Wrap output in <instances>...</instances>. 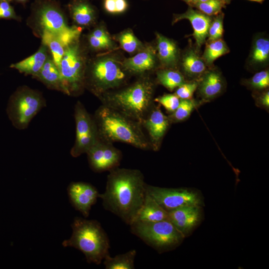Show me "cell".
<instances>
[{"instance_id": "obj_1", "label": "cell", "mask_w": 269, "mask_h": 269, "mask_svg": "<svg viewBox=\"0 0 269 269\" xmlns=\"http://www.w3.org/2000/svg\"><path fill=\"white\" fill-rule=\"evenodd\" d=\"M106 189L99 198L104 208L130 225L136 219L146 194V183L138 169L120 168L109 171Z\"/></svg>"}, {"instance_id": "obj_2", "label": "cell", "mask_w": 269, "mask_h": 269, "mask_svg": "<svg viewBox=\"0 0 269 269\" xmlns=\"http://www.w3.org/2000/svg\"><path fill=\"white\" fill-rule=\"evenodd\" d=\"M93 118L100 139L112 143L121 142L142 150L151 149L139 122L104 105L97 109Z\"/></svg>"}, {"instance_id": "obj_3", "label": "cell", "mask_w": 269, "mask_h": 269, "mask_svg": "<svg viewBox=\"0 0 269 269\" xmlns=\"http://www.w3.org/2000/svg\"><path fill=\"white\" fill-rule=\"evenodd\" d=\"M154 85L146 76L141 77L127 87L109 91L99 99L103 105L109 107L141 123L154 104Z\"/></svg>"}, {"instance_id": "obj_4", "label": "cell", "mask_w": 269, "mask_h": 269, "mask_svg": "<svg viewBox=\"0 0 269 269\" xmlns=\"http://www.w3.org/2000/svg\"><path fill=\"white\" fill-rule=\"evenodd\" d=\"M71 237L62 242L65 247H73L82 252L87 262L100 265L109 255L110 241L100 223L95 220L76 217L71 224Z\"/></svg>"}, {"instance_id": "obj_5", "label": "cell", "mask_w": 269, "mask_h": 269, "mask_svg": "<svg viewBox=\"0 0 269 269\" xmlns=\"http://www.w3.org/2000/svg\"><path fill=\"white\" fill-rule=\"evenodd\" d=\"M130 226L132 233L159 253L175 249L185 239L169 220L157 222L135 220Z\"/></svg>"}, {"instance_id": "obj_6", "label": "cell", "mask_w": 269, "mask_h": 269, "mask_svg": "<svg viewBox=\"0 0 269 269\" xmlns=\"http://www.w3.org/2000/svg\"><path fill=\"white\" fill-rule=\"evenodd\" d=\"M130 74L114 57L99 58L85 74V86L99 98L124 85Z\"/></svg>"}, {"instance_id": "obj_7", "label": "cell", "mask_w": 269, "mask_h": 269, "mask_svg": "<svg viewBox=\"0 0 269 269\" xmlns=\"http://www.w3.org/2000/svg\"><path fill=\"white\" fill-rule=\"evenodd\" d=\"M37 5L36 13L43 30L53 34L65 47L77 40L81 29L66 24L64 15L55 1L41 0Z\"/></svg>"}, {"instance_id": "obj_8", "label": "cell", "mask_w": 269, "mask_h": 269, "mask_svg": "<svg viewBox=\"0 0 269 269\" xmlns=\"http://www.w3.org/2000/svg\"><path fill=\"white\" fill-rule=\"evenodd\" d=\"M45 101L37 92L28 88L17 91L10 98L6 109L9 120L16 128L26 129L44 107Z\"/></svg>"}, {"instance_id": "obj_9", "label": "cell", "mask_w": 269, "mask_h": 269, "mask_svg": "<svg viewBox=\"0 0 269 269\" xmlns=\"http://www.w3.org/2000/svg\"><path fill=\"white\" fill-rule=\"evenodd\" d=\"M58 69L66 94H78L85 86L86 68L77 40L66 47Z\"/></svg>"}, {"instance_id": "obj_10", "label": "cell", "mask_w": 269, "mask_h": 269, "mask_svg": "<svg viewBox=\"0 0 269 269\" xmlns=\"http://www.w3.org/2000/svg\"><path fill=\"white\" fill-rule=\"evenodd\" d=\"M146 192L169 212L189 205L204 207V198L201 193L190 188H164L146 184Z\"/></svg>"}, {"instance_id": "obj_11", "label": "cell", "mask_w": 269, "mask_h": 269, "mask_svg": "<svg viewBox=\"0 0 269 269\" xmlns=\"http://www.w3.org/2000/svg\"><path fill=\"white\" fill-rule=\"evenodd\" d=\"M74 118L76 137L70 153L73 157H77L86 153L100 138L93 116L88 112L79 101L75 106Z\"/></svg>"}, {"instance_id": "obj_12", "label": "cell", "mask_w": 269, "mask_h": 269, "mask_svg": "<svg viewBox=\"0 0 269 269\" xmlns=\"http://www.w3.org/2000/svg\"><path fill=\"white\" fill-rule=\"evenodd\" d=\"M91 169L98 172L110 171L119 167L121 151L112 143L100 139L86 152Z\"/></svg>"}, {"instance_id": "obj_13", "label": "cell", "mask_w": 269, "mask_h": 269, "mask_svg": "<svg viewBox=\"0 0 269 269\" xmlns=\"http://www.w3.org/2000/svg\"><path fill=\"white\" fill-rule=\"evenodd\" d=\"M170 124L168 116L163 113L159 106L153 104L141 123L143 128L147 132L151 149H159Z\"/></svg>"}, {"instance_id": "obj_14", "label": "cell", "mask_w": 269, "mask_h": 269, "mask_svg": "<svg viewBox=\"0 0 269 269\" xmlns=\"http://www.w3.org/2000/svg\"><path fill=\"white\" fill-rule=\"evenodd\" d=\"M203 206L189 205L168 212V220L185 238L190 236L203 218Z\"/></svg>"}, {"instance_id": "obj_15", "label": "cell", "mask_w": 269, "mask_h": 269, "mask_svg": "<svg viewBox=\"0 0 269 269\" xmlns=\"http://www.w3.org/2000/svg\"><path fill=\"white\" fill-rule=\"evenodd\" d=\"M67 192L73 207L85 217H88L91 207L99 198L97 189L88 183L74 182L69 185Z\"/></svg>"}, {"instance_id": "obj_16", "label": "cell", "mask_w": 269, "mask_h": 269, "mask_svg": "<svg viewBox=\"0 0 269 269\" xmlns=\"http://www.w3.org/2000/svg\"><path fill=\"white\" fill-rule=\"evenodd\" d=\"M183 19L190 22L193 29V35L196 45L198 48H200L208 36L212 19L210 16L191 8H189L183 13L175 14L173 22H176Z\"/></svg>"}, {"instance_id": "obj_17", "label": "cell", "mask_w": 269, "mask_h": 269, "mask_svg": "<svg viewBox=\"0 0 269 269\" xmlns=\"http://www.w3.org/2000/svg\"><path fill=\"white\" fill-rule=\"evenodd\" d=\"M155 63V52L151 47L143 48L134 56L123 62L124 68L130 74L141 76L153 69Z\"/></svg>"}, {"instance_id": "obj_18", "label": "cell", "mask_w": 269, "mask_h": 269, "mask_svg": "<svg viewBox=\"0 0 269 269\" xmlns=\"http://www.w3.org/2000/svg\"><path fill=\"white\" fill-rule=\"evenodd\" d=\"M198 87L202 101H210L222 92L224 88L223 80L218 72L210 71L204 75Z\"/></svg>"}, {"instance_id": "obj_19", "label": "cell", "mask_w": 269, "mask_h": 269, "mask_svg": "<svg viewBox=\"0 0 269 269\" xmlns=\"http://www.w3.org/2000/svg\"><path fill=\"white\" fill-rule=\"evenodd\" d=\"M165 220H168V212L146 192L143 204L134 221L157 222Z\"/></svg>"}, {"instance_id": "obj_20", "label": "cell", "mask_w": 269, "mask_h": 269, "mask_svg": "<svg viewBox=\"0 0 269 269\" xmlns=\"http://www.w3.org/2000/svg\"><path fill=\"white\" fill-rule=\"evenodd\" d=\"M74 21L81 26H88L96 18V10L87 0H73L69 5Z\"/></svg>"}, {"instance_id": "obj_21", "label": "cell", "mask_w": 269, "mask_h": 269, "mask_svg": "<svg viewBox=\"0 0 269 269\" xmlns=\"http://www.w3.org/2000/svg\"><path fill=\"white\" fill-rule=\"evenodd\" d=\"M34 77L49 88L61 91L66 94L59 70L52 58L47 57L42 68Z\"/></svg>"}, {"instance_id": "obj_22", "label": "cell", "mask_w": 269, "mask_h": 269, "mask_svg": "<svg viewBox=\"0 0 269 269\" xmlns=\"http://www.w3.org/2000/svg\"><path fill=\"white\" fill-rule=\"evenodd\" d=\"M47 58L46 46L43 45L34 54L15 64L11 68L16 69L20 73L36 75L42 68Z\"/></svg>"}, {"instance_id": "obj_23", "label": "cell", "mask_w": 269, "mask_h": 269, "mask_svg": "<svg viewBox=\"0 0 269 269\" xmlns=\"http://www.w3.org/2000/svg\"><path fill=\"white\" fill-rule=\"evenodd\" d=\"M156 43L158 56L161 62L167 67L174 66L177 63L178 56L176 44L159 33L156 34Z\"/></svg>"}, {"instance_id": "obj_24", "label": "cell", "mask_w": 269, "mask_h": 269, "mask_svg": "<svg viewBox=\"0 0 269 269\" xmlns=\"http://www.w3.org/2000/svg\"><path fill=\"white\" fill-rule=\"evenodd\" d=\"M136 254L135 250H132L115 257L107 255L104 259L106 269H134V259Z\"/></svg>"}, {"instance_id": "obj_25", "label": "cell", "mask_w": 269, "mask_h": 269, "mask_svg": "<svg viewBox=\"0 0 269 269\" xmlns=\"http://www.w3.org/2000/svg\"><path fill=\"white\" fill-rule=\"evenodd\" d=\"M182 67L186 74L190 77L199 76L206 69L205 62L192 50L188 51L182 60Z\"/></svg>"}, {"instance_id": "obj_26", "label": "cell", "mask_w": 269, "mask_h": 269, "mask_svg": "<svg viewBox=\"0 0 269 269\" xmlns=\"http://www.w3.org/2000/svg\"><path fill=\"white\" fill-rule=\"evenodd\" d=\"M269 59V40L265 37L257 38L253 45L250 56L251 64L255 66L267 63Z\"/></svg>"}, {"instance_id": "obj_27", "label": "cell", "mask_w": 269, "mask_h": 269, "mask_svg": "<svg viewBox=\"0 0 269 269\" xmlns=\"http://www.w3.org/2000/svg\"><path fill=\"white\" fill-rule=\"evenodd\" d=\"M90 47L97 50L111 49L114 47V43L107 30L103 27L93 30L88 36Z\"/></svg>"}, {"instance_id": "obj_28", "label": "cell", "mask_w": 269, "mask_h": 269, "mask_svg": "<svg viewBox=\"0 0 269 269\" xmlns=\"http://www.w3.org/2000/svg\"><path fill=\"white\" fill-rule=\"evenodd\" d=\"M42 41L43 44L49 48L52 59L59 68L66 47L53 34L45 30L42 31Z\"/></svg>"}, {"instance_id": "obj_29", "label": "cell", "mask_w": 269, "mask_h": 269, "mask_svg": "<svg viewBox=\"0 0 269 269\" xmlns=\"http://www.w3.org/2000/svg\"><path fill=\"white\" fill-rule=\"evenodd\" d=\"M158 82L170 91L178 88L185 82L182 74L173 69H164L157 72Z\"/></svg>"}, {"instance_id": "obj_30", "label": "cell", "mask_w": 269, "mask_h": 269, "mask_svg": "<svg viewBox=\"0 0 269 269\" xmlns=\"http://www.w3.org/2000/svg\"><path fill=\"white\" fill-rule=\"evenodd\" d=\"M229 52L228 46L221 38L210 41L206 46L203 54V60L206 63L211 64L217 58Z\"/></svg>"}, {"instance_id": "obj_31", "label": "cell", "mask_w": 269, "mask_h": 269, "mask_svg": "<svg viewBox=\"0 0 269 269\" xmlns=\"http://www.w3.org/2000/svg\"><path fill=\"white\" fill-rule=\"evenodd\" d=\"M197 106V102L192 99H180L177 108L168 116L171 123H178L186 120Z\"/></svg>"}, {"instance_id": "obj_32", "label": "cell", "mask_w": 269, "mask_h": 269, "mask_svg": "<svg viewBox=\"0 0 269 269\" xmlns=\"http://www.w3.org/2000/svg\"><path fill=\"white\" fill-rule=\"evenodd\" d=\"M121 47L130 53L139 52L143 48V44L131 30H125L118 37Z\"/></svg>"}, {"instance_id": "obj_33", "label": "cell", "mask_w": 269, "mask_h": 269, "mask_svg": "<svg viewBox=\"0 0 269 269\" xmlns=\"http://www.w3.org/2000/svg\"><path fill=\"white\" fill-rule=\"evenodd\" d=\"M224 4L220 0H208L202 2L193 3L200 11L208 16L220 13Z\"/></svg>"}, {"instance_id": "obj_34", "label": "cell", "mask_w": 269, "mask_h": 269, "mask_svg": "<svg viewBox=\"0 0 269 269\" xmlns=\"http://www.w3.org/2000/svg\"><path fill=\"white\" fill-rule=\"evenodd\" d=\"M248 85L255 90H264L269 86V72L263 70L256 73L248 81Z\"/></svg>"}, {"instance_id": "obj_35", "label": "cell", "mask_w": 269, "mask_h": 269, "mask_svg": "<svg viewBox=\"0 0 269 269\" xmlns=\"http://www.w3.org/2000/svg\"><path fill=\"white\" fill-rule=\"evenodd\" d=\"M154 102L159 103L172 113L178 107L180 99L175 94H167L154 99Z\"/></svg>"}, {"instance_id": "obj_36", "label": "cell", "mask_w": 269, "mask_h": 269, "mask_svg": "<svg viewBox=\"0 0 269 269\" xmlns=\"http://www.w3.org/2000/svg\"><path fill=\"white\" fill-rule=\"evenodd\" d=\"M223 14H220L212 20L208 30L209 41L221 39L222 37L223 29Z\"/></svg>"}, {"instance_id": "obj_37", "label": "cell", "mask_w": 269, "mask_h": 269, "mask_svg": "<svg viewBox=\"0 0 269 269\" xmlns=\"http://www.w3.org/2000/svg\"><path fill=\"white\" fill-rule=\"evenodd\" d=\"M105 10L111 14H119L125 12L128 8L127 0H104Z\"/></svg>"}, {"instance_id": "obj_38", "label": "cell", "mask_w": 269, "mask_h": 269, "mask_svg": "<svg viewBox=\"0 0 269 269\" xmlns=\"http://www.w3.org/2000/svg\"><path fill=\"white\" fill-rule=\"evenodd\" d=\"M198 85V82L196 81L184 82L176 88L174 94L180 99H192Z\"/></svg>"}, {"instance_id": "obj_39", "label": "cell", "mask_w": 269, "mask_h": 269, "mask_svg": "<svg viewBox=\"0 0 269 269\" xmlns=\"http://www.w3.org/2000/svg\"><path fill=\"white\" fill-rule=\"evenodd\" d=\"M17 18L14 9L7 0L0 1V18L15 19Z\"/></svg>"}, {"instance_id": "obj_40", "label": "cell", "mask_w": 269, "mask_h": 269, "mask_svg": "<svg viewBox=\"0 0 269 269\" xmlns=\"http://www.w3.org/2000/svg\"><path fill=\"white\" fill-rule=\"evenodd\" d=\"M256 102L259 107L266 110L269 108V92L266 91L256 98Z\"/></svg>"}, {"instance_id": "obj_41", "label": "cell", "mask_w": 269, "mask_h": 269, "mask_svg": "<svg viewBox=\"0 0 269 269\" xmlns=\"http://www.w3.org/2000/svg\"><path fill=\"white\" fill-rule=\"evenodd\" d=\"M207 0H191L190 3L193 4V3H197V2H204V1H206Z\"/></svg>"}, {"instance_id": "obj_42", "label": "cell", "mask_w": 269, "mask_h": 269, "mask_svg": "<svg viewBox=\"0 0 269 269\" xmlns=\"http://www.w3.org/2000/svg\"><path fill=\"white\" fill-rule=\"evenodd\" d=\"M221 1H222L224 3H229L230 2L231 0H220Z\"/></svg>"}, {"instance_id": "obj_43", "label": "cell", "mask_w": 269, "mask_h": 269, "mask_svg": "<svg viewBox=\"0 0 269 269\" xmlns=\"http://www.w3.org/2000/svg\"><path fill=\"white\" fill-rule=\"evenodd\" d=\"M249 0L253 1H256V2H260V3H262L264 1V0Z\"/></svg>"}, {"instance_id": "obj_44", "label": "cell", "mask_w": 269, "mask_h": 269, "mask_svg": "<svg viewBox=\"0 0 269 269\" xmlns=\"http://www.w3.org/2000/svg\"><path fill=\"white\" fill-rule=\"evenodd\" d=\"M15 0L19 2L24 3V2H25L27 0Z\"/></svg>"}, {"instance_id": "obj_45", "label": "cell", "mask_w": 269, "mask_h": 269, "mask_svg": "<svg viewBox=\"0 0 269 269\" xmlns=\"http://www.w3.org/2000/svg\"><path fill=\"white\" fill-rule=\"evenodd\" d=\"M184 0V1H185L186 2H188V3H190V2H191V0Z\"/></svg>"}, {"instance_id": "obj_46", "label": "cell", "mask_w": 269, "mask_h": 269, "mask_svg": "<svg viewBox=\"0 0 269 269\" xmlns=\"http://www.w3.org/2000/svg\"><path fill=\"white\" fill-rule=\"evenodd\" d=\"M1 0H0V1H1ZM7 0V1H11L12 0Z\"/></svg>"}]
</instances>
